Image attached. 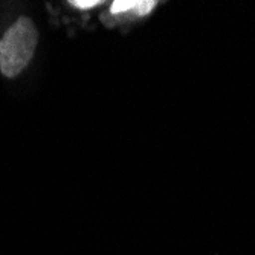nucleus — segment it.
Here are the masks:
<instances>
[{
  "mask_svg": "<svg viewBox=\"0 0 255 255\" xmlns=\"http://www.w3.org/2000/svg\"><path fill=\"white\" fill-rule=\"evenodd\" d=\"M38 31L29 17L17 18L0 40V71L6 78L17 77L34 57Z\"/></svg>",
  "mask_w": 255,
  "mask_h": 255,
  "instance_id": "obj_1",
  "label": "nucleus"
},
{
  "mask_svg": "<svg viewBox=\"0 0 255 255\" xmlns=\"http://www.w3.org/2000/svg\"><path fill=\"white\" fill-rule=\"evenodd\" d=\"M156 6L153 0H115L110 5L109 14L112 15H124V14H134L136 17L148 15Z\"/></svg>",
  "mask_w": 255,
  "mask_h": 255,
  "instance_id": "obj_2",
  "label": "nucleus"
},
{
  "mask_svg": "<svg viewBox=\"0 0 255 255\" xmlns=\"http://www.w3.org/2000/svg\"><path fill=\"white\" fill-rule=\"evenodd\" d=\"M101 3L103 2H100V0H74V2H71L69 5H72L74 8H78V9H92Z\"/></svg>",
  "mask_w": 255,
  "mask_h": 255,
  "instance_id": "obj_3",
  "label": "nucleus"
}]
</instances>
